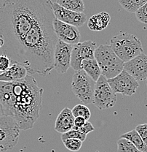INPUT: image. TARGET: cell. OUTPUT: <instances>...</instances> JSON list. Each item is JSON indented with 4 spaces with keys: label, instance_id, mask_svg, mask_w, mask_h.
Masks as SVG:
<instances>
[{
    "label": "cell",
    "instance_id": "obj_11",
    "mask_svg": "<svg viewBox=\"0 0 147 152\" xmlns=\"http://www.w3.org/2000/svg\"><path fill=\"white\" fill-rule=\"evenodd\" d=\"M72 48L73 45L58 39L54 52V69L58 73H65L71 66Z\"/></svg>",
    "mask_w": 147,
    "mask_h": 152
},
{
    "label": "cell",
    "instance_id": "obj_26",
    "mask_svg": "<svg viewBox=\"0 0 147 152\" xmlns=\"http://www.w3.org/2000/svg\"><path fill=\"white\" fill-rule=\"evenodd\" d=\"M135 13L138 20L143 23H147V2L145 3L142 7H140Z\"/></svg>",
    "mask_w": 147,
    "mask_h": 152
},
{
    "label": "cell",
    "instance_id": "obj_34",
    "mask_svg": "<svg viewBox=\"0 0 147 152\" xmlns=\"http://www.w3.org/2000/svg\"><path fill=\"white\" fill-rule=\"evenodd\" d=\"M0 152H3V151H0Z\"/></svg>",
    "mask_w": 147,
    "mask_h": 152
},
{
    "label": "cell",
    "instance_id": "obj_21",
    "mask_svg": "<svg viewBox=\"0 0 147 152\" xmlns=\"http://www.w3.org/2000/svg\"><path fill=\"white\" fill-rule=\"evenodd\" d=\"M146 2L147 0H119V3L122 8L132 13H135Z\"/></svg>",
    "mask_w": 147,
    "mask_h": 152
},
{
    "label": "cell",
    "instance_id": "obj_13",
    "mask_svg": "<svg viewBox=\"0 0 147 152\" xmlns=\"http://www.w3.org/2000/svg\"><path fill=\"white\" fill-rule=\"evenodd\" d=\"M55 17L61 21L80 28L85 23L87 15L83 12H77L61 7L57 2L53 3Z\"/></svg>",
    "mask_w": 147,
    "mask_h": 152
},
{
    "label": "cell",
    "instance_id": "obj_10",
    "mask_svg": "<svg viewBox=\"0 0 147 152\" xmlns=\"http://www.w3.org/2000/svg\"><path fill=\"white\" fill-rule=\"evenodd\" d=\"M97 45L94 41L87 40L83 42H78L73 45L71 58V66L74 70L82 69V62L83 60L95 58V50Z\"/></svg>",
    "mask_w": 147,
    "mask_h": 152
},
{
    "label": "cell",
    "instance_id": "obj_12",
    "mask_svg": "<svg viewBox=\"0 0 147 152\" xmlns=\"http://www.w3.org/2000/svg\"><path fill=\"white\" fill-rule=\"evenodd\" d=\"M53 27L58 39L73 45L80 42L81 34L76 26L61 21L55 18L53 20Z\"/></svg>",
    "mask_w": 147,
    "mask_h": 152
},
{
    "label": "cell",
    "instance_id": "obj_4",
    "mask_svg": "<svg viewBox=\"0 0 147 152\" xmlns=\"http://www.w3.org/2000/svg\"><path fill=\"white\" fill-rule=\"evenodd\" d=\"M110 45L121 60L128 61L143 53L141 41L135 35L126 32H119L110 39Z\"/></svg>",
    "mask_w": 147,
    "mask_h": 152
},
{
    "label": "cell",
    "instance_id": "obj_18",
    "mask_svg": "<svg viewBox=\"0 0 147 152\" xmlns=\"http://www.w3.org/2000/svg\"><path fill=\"white\" fill-rule=\"evenodd\" d=\"M82 69H83L95 82L98 80L101 75V70L96 58H88L82 62Z\"/></svg>",
    "mask_w": 147,
    "mask_h": 152
},
{
    "label": "cell",
    "instance_id": "obj_8",
    "mask_svg": "<svg viewBox=\"0 0 147 152\" xmlns=\"http://www.w3.org/2000/svg\"><path fill=\"white\" fill-rule=\"evenodd\" d=\"M117 94L112 90L107 78L101 75L96 82L93 93V104L100 110L109 109L117 102Z\"/></svg>",
    "mask_w": 147,
    "mask_h": 152
},
{
    "label": "cell",
    "instance_id": "obj_22",
    "mask_svg": "<svg viewBox=\"0 0 147 152\" xmlns=\"http://www.w3.org/2000/svg\"><path fill=\"white\" fill-rule=\"evenodd\" d=\"M117 152H141L140 151L132 142L125 138H121L117 141Z\"/></svg>",
    "mask_w": 147,
    "mask_h": 152
},
{
    "label": "cell",
    "instance_id": "obj_17",
    "mask_svg": "<svg viewBox=\"0 0 147 152\" xmlns=\"http://www.w3.org/2000/svg\"><path fill=\"white\" fill-rule=\"evenodd\" d=\"M110 20L111 16L108 12H101L89 18L88 21V26L91 31H102L109 26Z\"/></svg>",
    "mask_w": 147,
    "mask_h": 152
},
{
    "label": "cell",
    "instance_id": "obj_5",
    "mask_svg": "<svg viewBox=\"0 0 147 152\" xmlns=\"http://www.w3.org/2000/svg\"><path fill=\"white\" fill-rule=\"evenodd\" d=\"M95 58L101 70V75L107 79L112 78L124 69L125 62L114 53L108 44L100 45L95 50Z\"/></svg>",
    "mask_w": 147,
    "mask_h": 152
},
{
    "label": "cell",
    "instance_id": "obj_28",
    "mask_svg": "<svg viewBox=\"0 0 147 152\" xmlns=\"http://www.w3.org/2000/svg\"><path fill=\"white\" fill-rule=\"evenodd\" d=\"M135 129L140 136L145 144L147 145V124H139L135 127Z\"/></svg>",
    "mask_w": 147,
    "mask_h": 152
},
{
    "label": "cell",
    "instance_id": "obj_29",
    "mask_svg": "<svg viewBox=\"0 0 147 152\" xmlns=\"http://www.w3.org/2000/svg\"><path fill=\"white\" fill-rule=\"evenodd\" d=\"M73 129H75V130L79 131V132L84 133V134H88V133L94 131L95 128L92 124L90 122V121H87L86 123L83 126H81V127H73Z\"/></svg>",
    "mask_w": 147,
    "mask_h": 152
},
{
    "label": "cell",
    "instance_id": "obj_27",
    "mask_svg": "<svg viewBox=\"0 0 147 152\" xmlns=\"http://www.w3.org/2000/svg\"><path fill=\"white\" fill-rule=\"evenodd\" d=\"M11 65V60L7 55H0V72L7 70Z\"/></svg>",
    "mask_w": 147,
    "mask_h": 152
},
{
    "label": "cell",
    "instance_id": "obj_25",
    "mask_svg": "<svg viewBox=\"0 0 147 152\" xmlns=\"http://www.w3.org/2000/svg\"><path fill=\"white\" fill-rule=\"evenodd\" d=\"M61 137L62 140H66V139H79L83 142L86 140L87 134L72 129L68 132L61 134Z\"/></svg>",
    "mask_w": 147,
    "mask_h": 152
},
{
    "label": "cell",
    "instance_id": "obj_6",
    "mask_svg": "<svg viewBox=\"0 0 147 152\" xmlns=\"http://www.w3.org/2000/svg\"><path fill=\"white\" fill-rule=\"evenodd\" d=\"M20 130L14 118L7 115L0 117V151H9L18 144Z\"/></svg>",
    "mask_w": 147,
    "mask_h": 152
},
{
    "label": "cell",
    "instance_id": "obj_3",
    "mask_svg": "<svg viewBox=\"0 0 147 152\" xmlns=\"http://www.w3.org/2000/svg\"><path fill=\"white\" fill-rule=\"evenodd\" d=\"M43 88L33 76L13 82L0 81V102L4 115L15 118L21 130L34 126L39 117Z\"/></svg>",
    "mask_w": 147,
    "mask_h": 152
},
{
    "label": "cell",
    "instance_id": "obj_20",
    "mask_svg": "<svg viewBox=\"0 0 147 152\" xmlns=\"http://www.w3.org/2000/svg\"><path fill=\"white\" fill-rule=\"evenodd\" d=\"M56 2L61 7L77 12H83L85 7L83 0H56Z\"/></svg>",
    "mask_w": 147,
    "mask_h": 152
},
{
    "label": "cell",
    "instance_id": "obj_19",
    "mask_svg": "<svg viewBox=\"0 0 147 152\" xmlns=\"http://www.w3.org/2000/svg\"><path fill=\"white\" fill-rule=\"evenodd\" d=\"M121 138H125L129 140L133 143V145L136 147L141 152H146L147 151V145L145 144L143 140L139 135V134L137 132L135 129L130 131L128 132L124 133V134L120 135Z\"/></svg>",
    "mask_w": 147,
    "mask_h": 152
},
{
    "label": "cell",
    "instance_id": "obj_33",
    "mask_svg": "<svg viewBox=\"0 0 147 152\" xmlns=\"http://www.w3.org/2000/svg\"><path fill=\"white\" fill-rule=\"evenodd\" d=\"M146 86H147V79H146Z\"/></svg>",
    "mask_w": 147,
    "mask_h": 152
},
{
    "label": "cell",
    "instance_id": "obj_2",
    "mask_svg": "<svg viewBox=\"0 0 147 152\" xmlns=\"http://www.w3.org/2000/svg\"><path fill=\"white\" fill-rule=\"evenodd\" d=\"M53 10L44 15L31 28L22 41L12 63H18L30 74L48 75L54 69V52L58 37L55 34Z\"/></svg>",
    "mask_w": 147,
    "mask_h": 152
},
{
    "label": "cell",
    "instance_id": "obj_7",
    "mask_svg": "<svg viewBox=\"0 0 147 152\" xmlns=\"http://www.w3.org/2000/svg\"><path fill=\"white\" fill-rule=\"evenodd\" d=\"M96 82L83 69L75 71L72 81L73 93L85 104L93 103Z\"/></svg>",
    "mask_w": 147,
    "mask_h": 152
},
{
    "label": "cell",
    "instance_id": "obj_35",
    "mask_svg": "<svg viewBox=\"0 0 147 152\" xmlns=\"http://www.w3.org/2000/svg\"><path fill=\"white\" fill-rule=\"evenodd\" d=\"M146 152H147V151H146Z\"/></svg>",
    "mask_w": 147,
    "mask_h": 152
},
{
    "label": "cell",
    "instance_id": "obj_24",
    "mask_svg": "<svg viewBox=\"0 0 147 152\" xmlns=\"http://www.w3.org/2000/svg\"><path fill=\"white\" fill-rule=\"evenodd\" d=\"M64 146L72 152L79 151L82 148L83 145V141L79 139H66L62 140Z\"/></svg>",
    "mask_w": 147,
    "mask_h": 152
},
{
    "label": "cell",
    "instance_id": "obj_14",
    "mask_svg": "<svg viewBox=\"0 0 147 152\" xmlns=\"http://www.w3.org/2000/svg\"><path fill=\"white\" fill-rule=\"evenodd\" d=\"M124 69L130 74L137 81L147 79V55L142 53L125 62Z\"/></svg>",
    "mask_w": 147,
    "mask_h": 152
},
{
    "label": "cell",
    "instance_id": "obj_16",
    "mask_svg": "<svg viewBox=\"0 0 147 152\" xmlns=\"http://www.w3.org/2000/svg\"><path fill=\"white\" fill-rule=\"evenodd\" d=\"M27 73V69L23 65L18 63H12L7 70L0 73V81H17L26 77Z\"/></svg>",
    "mask_w": 147,
    "mask_h": 152
},
{
    "label": "cell",
    "instance_id": "obj_32",
    "mask_svg": "<svg viewBox=\"0 0 147 152\" xmlns=\"http://www.w3.org/2000/svg\"><path fill=\"white\" fill-rule=\"evenodd\" d=\"M4 39H3L1 37H0V48H2L4 46Z\"/></svg>",
    "mask_w": 147,
    "mask_h": 152
},
{
    "label": "cell",
    "instance_id": "obj_9",
    "mask_svg": "<svg viewBox=\"0 0 147 152\" xmlns=\"http://www.w3.org/2000/svg\"><path fill=\"white\" fill-rule=\"evenodd\" d=\"M107 81L116 94L123 96H132L139 87L138 81L125 69L114 77L107 79Z\"/></svg>",
    "mask_w": 147,
    "mask_h": 152
},
{
    "label": "cell",
    "instance_id": "obj_23",
    "mask_svg": "<svg viewBox=\"0 0 147 152\" xmlns=\"http://www.w3.org/2000/svg\"><path fill=\"white\" fill-rule=\"evenodd\" d=\"M72 111L74 117H83L86 119V121H88L91 118V110L85 104H77L73 107Z\"/></svg>",
    "mask_w": 147,
    "mask_h": 152
},
{
    "label": "cell",
    "instance_id": "obj_30",
    "mask_svg": "<svg viewBox=\"0 0 147 152\" xmlns=\"http://www.w3.org/2000/svg\"><path fill=\"white\" fill-rule=\"evenodd\" d=\"M86 119H85V118H83V117H74V127H81V126H83V125L86 123Z\"/></svg>",
    "mask_w": 147,
    "mask_h": 152
},
{
    "label": "cell",
    "instance_id": "obj_15",
    "mask_svg": "<svg viewBox=\"0 0 147 152\" xmlns=\"http://www.w3.org/2000/svg\"><path fill=\"white\" fill-rule=\"evenodd\" d=\"M74 116L69 107H65L58 114L55 122V130L63 134L73 129Z\"/></svg>",
    "mask_w": 147,
    "mask_h": 152
},
{
    "label": "cell",
    "instance_id": "obj_31",
    "mask_svg": "<svg viewBox=\"0 0 147 152\" xmlns=\"http://www.w3.org/2000/svg\"><path fill=\"white\" fill-rule=\"evenodd\" d=\"M4 115V108H3V106L1 104V102H0V117L2 116V115Z\"/></svg>",
    "mask_w": 147,
    "mask_h": 152
},
{
    "label": "cell",
    "instance_id": "obj_1",
    "mask_svg": "<svg viewBox=\"0 0 147 152\" xmlns=\"http://www.w3.org/2000/svg\"><path fill=\"white\" fill-rule=\"evenodd\" d=\"M52 0H0L3 53L12 61L28 31L53 9Z\"/></svg>",
    "mask_w": 147,
    "mask_h": 152
}]
</instances>
